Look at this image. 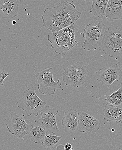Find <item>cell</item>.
<instances>
[{"mask_svg": "<svg viewBox=\"0 0 122 150\" xmlns=\"http://www.w3.org/2000/svg\"><path fill=\"white\" fill-rule=\"evenodd\" d=\"M9 75V73L6 71H0V86L4 84V80L6 77Z\"/></svg>", "mask_w": 122, "mask_h": 150, "instance_id": "obj_20", "label": "cell"}, {"mask_svg": "<svg viewBox=\"0 0 122 150\" xmlns=\"http://www.w3.org/2000/svg\"><path fill=\"white\" fill-rule=\"evenodd\" d=\"M63 81L66 86L79 88L85 83L86 66L82 62H78L63 69Z\"/></svg>", "mask_w": 122, "mask_h": 150, "instance_id": "obj_5", "label": "cell"}, {"mask_svg": "<svg viewBox=\"0 0 122 150\" xmlns=\"http://www.w3.org/2000/svg\"><path fill=\"white\" fill-rule=\"evenodd\" d=\"M118 64L119 68L122 71V56L118 59Z\"/></svg>", "mask_w": 122, "mask_h": 150, "instance_id": "obj_22", "label": "cell"}, {"mask_svg": "<svg viewBox=\"0 0 122 150\" xmlns=\"http://www.w3.org/2000/svg\"><path fill=\"white\" fill-rule=\"evenodd\" d=\"M47 132L42 126L33 127L29 133V136L31 140L36 144L41 143Z\"/></svg>", "mask_w": 122, "mask_h": 150, "instance_id": "obj_19", "label": "cell"}, {"mask_svg": "<svg viewBox=\"0 0 122 150\" xmlns=\"http://www.w3.org/2000/svg\"><path fill=\"white\" fill-rule=\"evenodd\" d=\"M19 14V4L17 0L0 1V18L11 19Z\"/></svg>", "mask_w": 122, "mask_h": 150, "instance_id": "obj_12", "label": "cell"}, {"mask_svg": "<svg viewBox=\"0 0 122 150\" xmlns=\"http://www.w3.org/2000/svg\"><path fill=\"white\" fill-rule=\"evenodd\" d=\"M0 47H1V46H0Z\"/></svg>", "mask_w": 122, "mask_h": 150, "instance_id": "obj_26", "label": "cell"}, {"mask_svg": "<svg viewBox=\"0 0 122 150\" xmlns=\"http://www.w3.org/2000/svg\"><path fill=\"white\" fill-rule=\"evenodd\" d=\"M93 1L90 12L98 18L103 19L109 0H92Z\"/></svg>", "mask_w": 122, "mask_h": 150, "instance_id": "obj_16", "label": "cell"}, {"mask_svg": "<svg viewBox=\"0 0 122 150\" xmlns=\"http://www.w3.org/2000/svg\"><path fill=\"white\" fill-rule=\"evenodd\" d=\"M79 124L78 131L81 133L86 132L95 134L100 129L101 124L100 122L93 116L83 111L78 112Z\"/></svg>", "mask_w": 122, "mask_h": 150, "instance_id": "obj_11", "label": "cell"}, {"mask_svg": "<svg viewBox=\"0 0 122 150\" xmlns=\"http://www.w3.org/2000/svg\"><path fill=\"white\" fill-rule=\"evenodd\" d=\"M91 95L93 98L107 101L113 106L122 108V83H121L120 88L109 96L105 95V98L95 97L92 94Z\"/></svg>", "mask_w": 122, "mask_h": 150, "instance_id": "obj_17", "label": "cell"}, {"mask_svg": "<svg viewBox=\"0 0 122 150\" xmlns=\"http://www.w3.org/2000/svg\"><path fill=\"white\" fill-rule=\"evenodd\" d=\"M64 149L65 150H72L73 149L72 145L70 143H66L64 146Z\"/></svg>", "mask_w": 122, "mask_h": 150, "instance_id": "obj_21", "label": "cell"}, {"mask_svg": "<svg viewBox=\"0 0 122 150\" xmlns=\"http://www.w3.org/2000/svg\"><path fill=\"white\" fill-rule=\"evenodd\" d=\"M52 68H45L35 74L38 83L39 92L44 95H54L56 89L61 88L60 80L54 81L53 74L50 72Z\"/></svg>", "mask_w": 122, "mask_h": 150, "instance_id": "obj_6", "label": "cell"}, {"mask_svg": "<svg viewBox=\"0 0 122 150\" xmlns=\"http://www.w3.org/2000/svg\"><path fill=\"white\" fill-rule=\"evenodd\" d=\"M99 50L111 58L119 59L122 56V32L117 27H109L102 33Z\"/></svg>", "mask_w": 122, "mask_h": 150, "instance_id": "obj_3", "label": "cell"}, {"mask_svg": "<svg viewBox=\"0 0 122 150\" xmlns=\"http://www.w3.org/2000/svg\"><path fill=\"white\" fill-rule=\"evenodd\" d=\"M18 107L26 112L27 116L34 115L37 116L41 110L45 106L46 102L42 100L33 87H31L24 92V95L17 102Z\"/></svg>", "mask_w": 122, "mask_h": 150, "instance_id": "obj_4", "label": "cell"}, {"mask_svg": "<svg viewBox=\"0 0 122 150\" xmlns=\"http://www.w3.org/2000/svg\"><path fill=\"white\" fill-rule=\"evenodd\" d=\"M105 16L110 22L122 19V0H109Z\"/></svg>", "mask_w": 122, "mask_h": 150, "instance_id": "obj_14", "label": "cell"}, {"mask_svg": "<svg viewBox=\"0 0 122 150\" xmlns=\"http://www.w3.org/2000/svg\"><path fill=\"white\" fill-rule=\"evenodd\" d=\"M74 4L62 1L56 6L46 8L41 16L43 26L52 32H55L70 26L81 17Z\"/></svg>", "mask_w": 122, "mask_h": 150, "instance_id": "obj_1", "label": "cell"}, {"mask_svg": "<svg viewBox=\"0 0 122 150\" xmlns=\"http://www.w3.org/2000/svg\"><path fill=\"white\" fill-rule=\"evenodd\" d=\"M2 1V0H0V1Z\"/></svg>", "mask_w": 122, "mask_h": 150, "instance_id": "obj_25", "label": "cell"}, {"mask_svg": "<svg viewBox=\"0 0 122 150\" xmlns=\"http://www.w3.org/2000/svg\"><path fill=\"white\" fill-rule=\"evenodd\" d=\"M104 120L107 122H121L122 121V108L107 104L103 110Z\"/></svg>", "mask_w": 122, "mask_h": 150, "instance_id": "obj_15", "label": "cell"}, {"mask_svg": "<svg viewBox=\"0 0 122 150\" xmlns=\"http://www.w3.org/2000/svg\"><path fill=\"white\" fill-rule=\"evenodd\" d=\"M104 26V23L102 21L98 22L96 26L89 24L85 27L83 32L84 42L82 46L83 49L87 51L97 49Z\"/></svg>", "mask_w": 122, "mask_h": 150, "instance_id": "obj_7", "label": "cell"}, {"mask_svg": "<svg viewBox=\"0 0 122 150\" xmlns=\"http://www.w3.org/2000/svg\"><path fill=\"white\" fill-rule=\"evenodd\" d=\"M122 77V71L118 64L110 67L100 69L97 74L96 80L105 86L109 87L115 81H120Z\"/></svg>", "mask_w": 122, "mask_h": 150, "instance_id": "obj_10", "label": "cell"}, {"mask_svg": "<svg viewBox=\"0 0 122 150\" xmlns=\"http://www.w3.org/2000/svg\"><path fill=\"white\" fill-rule=\"evenodd\" d=\"M9 113L11 115L10 126L6 124L7 129L11 134L23 140L24 137L29 134L33 128V125L27 123L24 115H18L12 111H10Z\"/></svg>", "mask_w": 122, "mask_h": 150, "instance_id": "obj_8", "label": "cell"}, {"mask_svg": "<svg viewBox=\"0 0 122 150\" xmlns=\"http://www.w3.org/2000/svg\"><path fill=\"white\" fill-rule=\"evenodd\" d=\"M78 124L79 116L76 110L70 109L65 112L61 121L65 131H75L78 128Z\"/></svg>", "mask_w": 122, "mask_h": 150, "instance_id": "obj_13", "label": "cell"}, {"mask_svg": "<svg viewBox=\"0 0 122 150\" xmlns=\"http://www.w3.org/2000/svg\"><path fill=\"white\" fill-rule=\"evenodd\" d=\"M63 136L51 134L46 133L43 141L41 142L42 146L46 149H55L59 144V142Z\"/></svg>", "mask_w": 122, "mask_h": 150, "instance_id": "obj_18", "label": "cell"}, {"mask_svg": "<svg viewBox=\"0 0 122 150\" xmlns=\"http://www.w3.org/2000/svg\"><path fill=\"white\" fill-rule=\"evenodd\" d=\"M50 1H52V0H50Z\"/></svg>", "mask_w": 122, "mask_h": 150, "instance_id": "obj_24", "label": "cell"}, {"mask_svg": "<svg viewBox=\"0 0 122 150\" xmlns=\"http://www.w3.org/2000/svg\"><path fill=\"white\" fill-rule=\"evenodd\" d=\"M40 112L41 117L36 119L34 122L42 126L47 133L55 134L59 132L56 123L58 110L50 108L49 106H46L41 110Z\"/></svg>", "mask_w": 122, "mask_h": 150, "instance_id": "obj_9", "label": "cell"}, {"mask_svg": "<svg viewBox=\"0 0 122 150\" xmlns=\"http://www.w3.org/2000/svg\"><path fill=\"white\" fill-rule=\"evenodd\" d=\"M16 23H17V22H16V21H15V20H14V21H13L12 22V24L13 25H16Z\"/></svg>", "mask_w": 122, "mask_h": 150, "instance_id": "obj_23", "label": "cell"}, {"mask_svg": "<svg viewBox=\"0 0 122 150\" xmlns=\"http://www.w3.org/2000/svg\"><path fill=\"white\" fill-rule=\"evenodd\" d=\"M74 24L55 32H52L48 35V41L51 47L56 53L65 55L73 47L77 46L76 40Z\"/></svg>", "mask_w": 122, "mask_h": 150, "instance_id": "obj_2", "label": "cell"}]
</instances>
